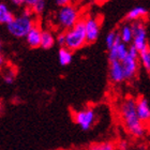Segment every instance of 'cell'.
Wrapping results in <instances>:
<instances>
[{
    "label": "cell",
    "mask_w": 150,
    "mask_h": 150,
    "mask_svg": "<svg viewBox=\"0 0 150 150\" xmlns=\"http://www.w3.org/2000/svg\"><path fill=\"white\" fill-rule=\"evenodd\" d=\"M10 2L15 6H25V0H10Z\"/></svg>",
    "instance_id": "26"
},
{
    "label": "cell",
    "mask_w": 150,
    "mask_h": 150,
    "mask_svg": "<svg viewBox=\"0 0 150 150\" xmlns=\"http://www.w3.org/2000/svg\"><path fill=\"white\" fill-rule=\"evenodd\" d=\"M139 64L148 74H150V48L139 53Z\"/></svg>",
    "instance_id": "18"
},
{
    "label": "cell",
    "mask_w": 150,
    "mask_h": 150,
    "mask_svg": "<svg viewBox=\"0 0 150 150\" xmlns=\"http://www.w3.org/2000/svg\"><path fill=\"white\" fill-rule=\"evenodd\" d=\"M56 43V37L50 30H43L42 40H41V47L44 50H50Z\"/></svg>",
    "instance_id": "16"
},
{
    "label": "cell",
    "mask_w": 150,
    "mask_h": 150,
    "mask_svg": "<svg viewBox=\"0 0 150 150\" xmlns=\"http://www.w3.org/2000/svg\"><path fill=\"white\" fill-rule=\"evenodd\" d=\"M119 116L125 129L134 137H143L147 128L141 121L136 112V100L132 97H127L119 105Z\"/></svg>",
    "instance_id": "1"
},
{
    "label": "cell",
    "mask_w": 150,
    "mask_h": 150,
    "mask_svg": "<svg viewBox=\"0 0 150 150\" xmlns=\"http://www.w3.org/2000/svg\"><path fill=\"white\" fill-rule=\"evenodd\" d=\"M38 1L39 0H25V6L26 8H29V9H32Z\"/></svg>",
    "instance_id": "25"
},
{
    "label": "cell",
    "mask_w": 150,
    "mask_h": 150,
    "mask_svg": "<svg viewBox=\"0 0 150 150\" xmlns=\"http://www.w3.org/2000/svg\"><path fill=\"white\" fill-rule=\"evenodd\" d=\"M81 0H73V3H75V4H77V3L81 2Z\"/></svg>",
    "instance_id": "30"
},
{
    "label": "cell",
    "mask_w": 150,
    "mask_h": 150,
    "mask_svg": "<svg viewBox=\"0 0 150 150\" xmlns=\"http://www.w3.org/2000/svg\"><path fill=\"white\" fill-rule=\"evenodd\" d=\"M37 22L35 19V14L31 9L25 8L23 12L18 15H15L6 29L11 35L15 38H26L29 31L35 26Z\"/></svg>",
    "instance_id": "2"
},
{
    "label": "cell",
    "mask_w": 150,
    "mask_h": 150,
    "mask_svg": "<svg viewBox=\"0 0 150 150\" xmlns=\"http://www.w3.org/2000/svg\"><path fill=\"white\" fill-rule=\"evenodd\" d=\"M97 119V112L93 108H85V110H78L74 114L75 123L83 130L88 131L93 125L94 121Z\"/></svg>",
    "instance_id": "7"
},
{
    "label": "cell",
    "mask_w": 150,
    "mask_h": 150,
    "mask_svg": "<svg viewBox=\"0 0 150 150\" xmlns=\"http://www.w3.org/2000/svg\"><path fill=\"white\" fill-rule=\"evenodd\" d=\"M147 9L144 8L142 6H136L134 8H132L130 11L128 12L127 16H125V19L128 21L129 23H134L138 22V21H144V18L147 15Z\"/></svg>",
    "instance_id": "13"
},
{
    "label": "cell",
    "mask_w": 150,
    "mask_h": 150,
    "mask_svg": "<svg viewBox=\"0 0 150 150\" xmlns=\"http://www.w3.org/2000/svg\"><path fill=\"white\" fill-rule=\"evenodd\" d=\"M128 52V44L123 43V42H121V40H119L110 50H108V59H110V61H115V60L122 61L127 57Z\"/></svg>",
    "instance_id": "10"
},
{
    "label": "cell",
    "mask_w": 150,
    "mask_h": 150,
    "mask_svg": "<svg viewBox=\"0 0 150 150\" xmlns=\"http://www.w3.org/2000/svg\"><path fill=\"white\" fill-rule=\"evenodd\" d=\"M42 33H43V29L41 28V26L37 23L35 27L29 31V33L27 35V37L25 38L27 44H28L30 47H32V48L41 47Z\"/></svg>",
    "instance_id": "12"
},
{
    "label": "cell",
    "mask_w": 150,
    "mask_h": 150,
    "mask_svg": "<svg viewBox=\"0 0 150 150\" xmlns=\"http://www.w3.org/2000/svg\"><path fill=\"white\" fill-rule=\"evenodd\" d=\"M56 3L59 6H64L73 3V0H56Z\"/></svg>",
    "instance_id": "24"
},
{
    "label": "cell",
    "mask_w": 150,
    "mask_h": 150,
    "mask_svg": "<svg viewBox=\"0 0 150 150\" xmlns=\"http://www.w3.org/2000/svg\"><path fill=\"white\" fill-rule=\"evenodd\" d=\"M85 29L88 43H94L98 40L101 31V19L99 16L88 15L84 17Z\"/></svg>",
    "instance_id": "8"
},
{
    "label": "cell",
    "mask_w": 150,
    "mask_h": 150,
    "mask_svg": "<svg viewBox=\"0 0 150 150\" xmlns=\"http://www.w3.org/2000/svg\"><path fill=\"white\" fill-rule=\"evenodd\" d=\"M110 79L114 84H120L125 81V71L122 68L121 61L118 60L110 61Z\"/></svg>",
    "instance_id": "11"
},
{
    "label": "cell",
    "mask_w": 150,
    "mask_h": 150,
    "mask_svg": "<svg viewBox=\"0 0 150 150\" xmlns=\"http://www.w3.org/2000/svg\"><path fill=\"white\" fill-rule=\"evenodd\" d=\"M119 40H120V38H119L118 31H116V30L110 31L106 35V37H105V44H106L107 48L110 50V48H112Z\"/></svg>",
    "instance_id": "19"
},
{
    "label": "cell",
    "mask_w": 150,
    "mask_h": 150,
    "mask_svg": "<svg viewBox=\"0 0 150 150\" xmlns=\"http://www.w3.org/2000/svg\"><path fill=\"white\" fill-rule=\"evenodd\" d=\"M4 64V58L2 56V43H1V41H0V68Z\"/></svg>",
    "instance_id": "27"
},
{
    "label": "cell",
    "mask_w": 150,
    "mask_h": 150,
    "mask_svg": "<svg viewBox=\"0 0 150 150\" xmlns=\"http://www.w3.org/2000/svg\"><path fill=\"white\" fill-rule=\"evenodd\" d=\"M88 150H116V147L110 142H103V143L92 144L88 148Z\"/></svg>",
    "instance_id": "20"
},
{
    "label": "cell",
    "mask_w": 150,
    "mask_h": 150,
    "mask_svg": "<svg viewBox=\"0 0 150 150\" xmlns=\"http://www.w3.org/2000/svg\"><path fill=\"white\" fill-rule=\"evenodd\" d=\"M64 33H66V45H64V47L69 48L72 52L81 50V47H84L88 43L84 17L74 27L64 31Z\"/></svg>",
    "instance_id": "4"
},
{
    "label": "cell",
    "mask_w": 150,
    "mask_h": 150,
    "mask_svg": "<svg viewBox=\"0 0 150 150\" xmlns=\"http://www.w3.org/2000/svg\"><path fill=\"white\" fill-rule=\"evenodd\" d=\"M14 78H15V74L13 72H11V71L6 72V74L3 75V79L6 81V84L8 85H12L14 83Z\"/></svg>",
    "instance_id": "23"
},
{
    "label": "cell",
    "mask_w": 150,
    "mask_h": 150,
    "mask_svg": "<svg viewBox=\"0 0 150 150\" xmlns=\"http://www.w3.org/2000/svg\"><path fill=\"white\" fill-rule=\"evenodd\" d=\"M56 43L59 44L60 47H64V45H66V33H64V31H60L56 35Z\"/></svg>",
    "instance_id": "22"
},
{
    "label": "cell",
    "mask_w": 150,
    "mask_h": 150,
    "mask_svg": "<svg viewBox=\"0 0 150 150\" xmlns=\"http://www.w3.org/2000/svg\"><path fill=\"white\" fill-rule=\"evenodd\" d=\"M132 30H133V41L131 45L135 47L136 50L142 53L144 50L150 48L148 43L147 38V30L144 21H138V22L131 23Z\"/></svg>",
    "instance_id": "6"
},
{
    "label": "cell",
    "mask_w": 150,
    "mask_h": 150,
    "mask_svg": "<svg viewBox=\"0 0 150 150\" xmlns=\"http://www.w3.org/2000/svg\"><path fill=\"white\" fill-rule=\"evenodd\" d=\"M121 64L125 71V81L133 79L139 69V52L132 45L129 46L128 55L121 61Z\"/></svg>",
    "instance_id": "5"
},
{
    "label": "cell",
    "mask_w": 150,
    "mask_h": 150,
    "mask_svg": "<svg viewBox=\"0 0 150 150\" xmlns=\"http://www.w3.org/2000/svg\"><path fill=\"white\" fill-rule=\"evenodd\" d=\"M45 8H46V2H45V0H39L35 6H33V8H32L31 10L35 15H41V14L44 12Z\"/></svg>",
    "instance_id": "21"
},
{
    "label": "cell",
    "mask_w": 150,
    "mask_h": 150,
    "mask_svg": "<svg viewBox=\"0 0 150 150\" xmlns=\"http://www.w3.org/2000/svg\"><path fill=\"white\" fill-rule=\"evenodd\" d=\"M119 149L120 150H128V143L127 142H121L120 144H119Z\"/></svg>",
    "instance_id": "28"
},
{
    "label": "cell",
    "mask_w": 150,
    "mask_h": 150,
    "mask_svg": "<svg viewBox=\"0 0 150 150\" xmlns=\"http://www.w3.org/2000/svg\"><path fill=\"white\" fill-rule=\"evenodd\" d=\"M118 33H119V38H120L121 42H123V43H125V44L132 43V41H133V30H132L131 23L123 24V25L120 27V29H119Z\"/></svg>",
    "instance_id": "15"
},
{
    "label": "cell",
    "mask_w": 150,
    "mask_h": 150,
    "mask_svg": "<svg viewBox=\"0 0 150 150\" xmlns=\"http://www.w3.org/2000/svg\"><path fill=\"white\" fill-rule=\"evenodd\" d=\"M88 1H90V2H92V3H96V4H103V3H105L106 1H108V0H88Z\"/></svg>",
    "instance_id": "29"
},
{
    "label": "cell",
    "mask_w": 150,
    "mask_h": 150,
    "mask_svg": "<svg viewBox=\"0 0 150 150\" xmlns=\"http://www.w3.org/2000/svg\"><path fill=\"white\" fill-rule=\"evenodd\" d=\"M136 112L141 121L148 129V125H150V105L146 98H139L136 100Z\"/></svg>",
    "instance_id": "9"
},
{
    "label": "cell",
    "mask_w": 150,
    "mask_h": 150,
    "mask_svg": "<svg viewBox=\"0 0 150 150\" xmlns=\"http://www.w3.org/2000/svg\"><path fill=\"white\" fill-rule=\"evenodd\" d=\"M14 14L8 4L0 1V25H9L14 18Z\"/></svg>",
    "instance_id": "14"
},
{
    "label": "cell",
    "mask_w": 150,
    "mask_h": 150,
    "mask_svg": "<svg viewBox=\"0 0 150 150\" xmlns=\"http://www.w3.org/2000/svg\"><path fill=\"white\" fill-rule=\"evenodd\" d=\"M58 59H59V63L62 67L69 66L70 63L72 62L73 52L67 47H60L59 52H58Z\"/></svg>",
    "instance_id": "17"
},
{
    "label": "cell",
    "mask_w": 150,
    "mask_h": 150,
    "mask_svg": "<svg viewBox=\"0 0 150 150\" xmlns=\"http://www.w3.org/2000/svg\"><path fill=\"white\" fill-rule=\"evenodd\" d=\"M81 18L83 17H81V10L75 3L60 6L56 14L57 26L59 27L61 31H67L74 27Z\"/></svg>",
    "instance_id": "3"
}]
</instances>
